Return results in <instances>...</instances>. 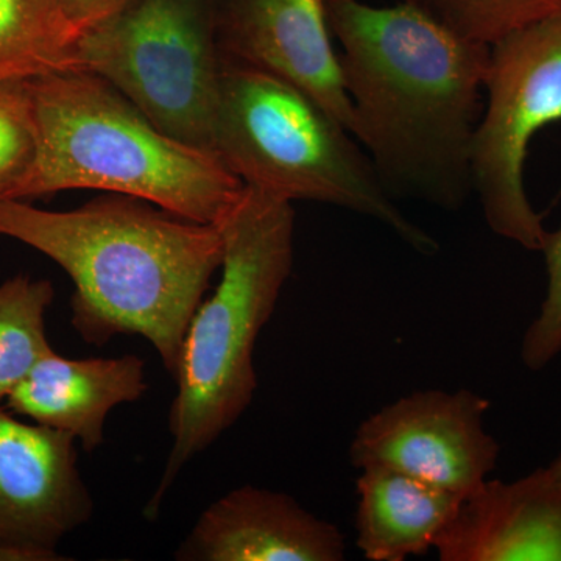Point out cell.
<instances>
[{
    "label": "cell",
    "instance_id": "1",
    "mask_svg": "<svg viewBox=\"0 0 561 561\" xmlns=\"http://www.w3.org/2000/svg\"><path fill=\"white\" fill-rule=\"evenodd\" d=\"M339 39L350 133L391 197L457 210L472 192L471 146L490 46L412 0L373 7L324 0Z\"/></svg>",
    "mask_w": 561,
    "mask_h": 561
},
{
    "label": "cell",
    "instance_id": "2",
    "mask_svg": "<svg viewBox=\"0 0 561 561\" xmlns=\"http://www.w3.org/2000/svg\"><path fill=\"white\" fill-rule=\"evenodd\" d=\"M0 236L32 247L73 284L70 323L84 342L142 335L175 378L192 316L224 260L217 225L103 194L80 208L0 203Z\"/></svg>",
    "mask_w": 561,
    "mask_h": 561
},
{
    "label": "cell",
    "instance_id": "3",
    "mask_svg": "<svg viewBox=\"0 0 561 561\" xmlns=\"http://www.w3.org/2000/svg\"><path fill=\"white\" fill-rule=\"evenodd\" d=\"M216 225L224 242L221 278L184 334L169 413L172 449L147 502V519L160 513L181 470L249 409L257 387L254 345L294 265L291 202L245 186Z\"/></svg>",
    "mask_w": 561,
    "mask_h": 561
},
{
    "label": "cell",
    "instance_id": "4",
    "mask_svg": "<svg viewBox=\"0 0 561 561\" xmlns=\"http://www.w3.org/2000/svg\"><path fill=\"white\" fill-rule=\"evenodd\" d=\"M28 87L39 153L22 201L101 191L216 225L245 187L216 151L165 135L94 73L68 70L28 81Z\"/></svg>",
    "mask_w": 561,
    "mask_h": 561
},
{
    "label": "cell",
    "instance_id": "5",
    "mask_svg": "<svg viewBox=\"0 0 561 561\" xmlns=\"http://www.w3.org/2000/svg\"><path fill=\"white\" fill-rule=\"evenodd\" d=\"M214 151L245 186L378 220L421 254L438 242L383 187L341 122L289 81L224 58Z\"/></svg>",
    "mask_w": 561,
    "mask_h": 561
},
{
    "label": "cell",
    "instance_id": "6",
    "mask_svg": "<svg viewBox=\"0 0 561 561\" xmlns=\"http://www.w3.org/2000/svg\"><path fill=\"white\" fill-rule=\"evenodd\" d=\"M77 62L165 135L214 151L224 72L216 0H133L80 36Z\"/></svg>",
    "mask_w": 561,
    "mask_h": 561
},
{
    "label": "cell",
    "instance_id": "7",
    "mask_svg": "<svg viewBox=\"0 0 561 561\" xmlns=\"http://www.w3.org/2000/svg\"><path fill=\"white\" fill-rule=\"evenodd\" d=\"M483 91L472 192L494 234L540 251L548 230L527 195L526 162L535 136L561 121V14L491 44Z\"/></svg>",
    "mask_w": 561,
    "mask_h": 561
},
{
    "label": "cell",
    "instance_id": "8",
    "mask_svg": "<svg viewBox=\"0 0 561 561\" xmlns=\"http://www.w3.org/2000/svg\"><path fill=\"white\" fill-rule=\"evenodd\" d=\"M490 401L470 390L415 391L362 421L354 467L404 472L461 497L496 470L501 445L483 427Z\"/></svg>",
    "mask_w": 561,
    "mask_h": 561
},
{
    "label": "cell",
    "instance_id": "9",
    "mask_svg": "<svg viewBox=\"0 0 561 561\" xmlns=\"http://www.w3.org/2000/svg\"><path fill=\"white\" fill-rule=\"evenodd\" d=\"M76 442L0 409V545L33 561L65 560L58 545L92 515Z\"/></svg>",
    "mask_w": 561,
    "mask_h": 561
},
{
    "label": "cell",
    "instance_id": "10",
    "mask_svg": "<svg viewBox=\"0 0 561 561\" xmlns=\"http://www.w3.org/2000/svg\"><path fill=\"white\" fill-rule=\"evenodd\" d=\"M221 55L289 81L350 131L353 110L324 0H216Z\"/></svg>",
    "mask_w": 561,
    "mask_h": 561
},
{
    "label": "cell",
    "instance_id": "11",
    "mask_svg": "<svg viewBox=\"0 0 561 561\" xmlns=\"http://www.w3.org/2000/svg\"><path fill=\"white\" fill-rule=\"evenodd\" d=\"M175 559L180 561H342L345 538L334 524L279 491L243 485L213 502Z\"/></svg>",
    "mask_w": 561,
    "mask_h": 561
},
{
    "label": "cell",
    "instance_id": "12",
    "mask_svg": "<svg viewBox=\"0 0 561 561\" xmlns=\"http://www.w3.org/2000/svg\"><path fill=\"white\" fill-rule=\"evenodd\" d=\"M442 561H561V478L538 468L461 501L435 542Z\"/></svg>",
    "mask_w": 561,
    "mask_h": 561
},
{
    "label": "cell",
    "instance_id": "13",
    "mask_svg": "<svg viewBox=\"0 0 561 561\" xmlns=\"http://www.w3.org/2000/svg\"><path fill=\"white\" fill-rule=\"evenodd\" d=\"M149 386L138 356L68 359L51 351L7 398L14 415L68 432L84 451L103 443L106 416L117 405L138 401Z\"/></svg>",
    "mask_w": 561,
    "mask_h": 561
},
{
    "label": "cell",
    "instance_id": "14",
    "mask_svg": "<svg viewBox=\"0 0 561 561\" xmlns=\"http://www.w3.org/2000/svg\"><path fill=\"white\" fill-rule=\"evenodd\" d=\"M356 486L357 548L371 561L430 552L465 500L389 468H364Z\"/></svg>",
    "mask_w": 561,
    "mask_h": 561
},
{
    "label": "cell",
    "instance_id": "15",
    "mask_svg": "<svg viewBox=\"0 0 561 561\" xmlns=\"http://www.w3.org/2000/svg\"><path fill=\"white\" fill-rule=\"evenodd\" d=\"M79 38L61 0H0V83L79 69Z\"/></svg>",
    "mask_w": 561,
    "mask_h": 561
},
{
    "label": "cell",
    "instance_id": "16",
    "mask_svg": "<svg viewBox=\"0 0 561 561\" xmlns=\"http://www.w3.org/2000/svg\"><path fill=\"white\" fill-rule=\"evenodd\" d=\"M54 297L47 279L18 275L0 283V402L54 351L46 332Z\"/></svg>",
    "mask_w": 561,
    "mask_h": 561
},
{
    "label": "cell",
    "instance_id": "17",
    "mask_svg": "<svg viewBox=\"0 0 561 561\" xmlns=\"http://www.w3.org/2000/svg\"><path fill=\"white\" fill-rule=\"evenodd\" d=\"M465 38L496 43L537 22L560 16L561 0H412Z\"/></svg>",
    "mask_w": 561,
    "mask_h": 561
},
{
    "label": "cell",
    "instance_id": "18",
    "mask_svg": "<svg viewBox=\"0 0 561 561\" xmlns=\"http://www.w3.org/2000/svg\"><path fill=\"white\" fill-rule=\"evenodd\" d=\"M38 153V121L28 81L0 83V203L22 201Z\"/></svg>",
    "mask_w": 561,
    "mask_h": 561
},
{
    "label": "cell",
    "instance_id": "19",
    "mask_svg": "<svg viewBox=\"0 0 561 561\" xmlns=\"http://www.w3.org/2000/svg\"><path fill=\"white\" fill-rule=\"evenodd\" d=\"M540 253L548 276L545 300L522 343L523 364L531 371L542 370L561 354V225L546 232Z\"/></svg>",
    "mask_w": 561,
    "mask_h": 561
},
{
    "label": "cell",
    "instance_id": "20",
    "mask_svg": "<svg viewBox=\"0 0 561 561\" xmlns=\"http://www.w3.org/2000/svg\"><path fill=\"white\" fill-rule=\"evenodd\" d=\"M133 0H61L66 16L79 36L127 9Z\"/></svg>",
    "mask_w": 561,
    "mask_h": 561
},
{
    "label": "cell",
    "instance_id": "21",
    "mask_svg": "<svg viewBox=\"0 0 561 561\" xmlns=\"http://www.w3.org/2000/svg\"><path fill=\"white\" fill-rule=\"evenodd\" d=\"M0 561H33L28 553L0 545Z\"/></svg>",
    "mask_w": 561,
    "mask_h": 561
},
{
    "label": "cell",
    "instance_id": "22",
    "mask_svg": "<svg viewBox=\"0 0 561 561\" xmlns=\"http://www.w3.org/2000/svg\"><path fill=\"white\" fill-rule=\"evenodd\" d=\"M549 468H551V470L556 472V474L559 476V478H561V453L559 454V456L556 457V459L551 461Z\"/></svg>",
    "mask_w": 561,
    "mask_h": 561
}]
</instances>
